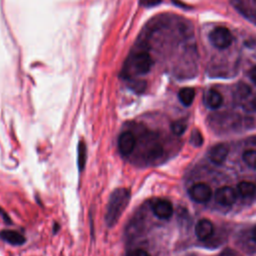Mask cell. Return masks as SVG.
<instances>
[{
	"label": "cell",
	"mask_w": 256,
	"mask_h": 256,
	"mask_svg": "<svg viewBox=\"0 0 256 256\" xmlns=\"http://www.w3.org/2000/svg\"><path fill=\"white\" fill-rule=\"evenodd\" d=\"M129 201L130 191L126 188H117L111 193L105 214V222L109 228H112L118 222Z\"/></svg>",
	"instance_id": "obj_1"
},
{
	"label": "cell",
	"mask_w": 256,
	"mask_h": 256,
	"mask_svg": "<svg viewBox=\"0 0 256 256\" xmlns=\"http://www.w3.org/2000/svg\"><path fill=\"white\" fill-rule=\"evenodd\" d=\"M209 41L214 47L218 49H225L231 45L232 35L227 28L217 27L209 34Z\"/></svg>",
	"instance_id": "obj_2"
},
{
	"label": "cell",
	"mask_w": 256,
	"mask_h": 256,
	"mask_svg": "<svg viewBox=\"0 0 256 256\" xmlns=\"http://www.w3.org/2000/svg\"><path fill=\"white\" fill-rule=\"evenodd\" d=\"M137 144L136 136L131 131H124L118 137V150L123 157L129 156L135 149Z\"/></svg>",
	"instance_id": "obj_3"
},
{
	"label": "cell",
	"mask_w": 256,
	"mask_h": 256,
	"mask_svg": "<svg viewBox=\"0 0 256 256\" xmlns=\"http://www.w3.org/2000/svg\"><path fill=\"white\" fill-rule=\"evenodd\" d=\"M153 214L159 219H169L173 214V206L170 201L166 199H155L151 203Z\"/></svg>",
	"instance_id": "obj_4"
},
{
	"label": "cell",
	"mask_w": 256,
	"mask_h": 256,
	"mask_svg": "<svg viewBox=\"0 0 256 256\" xmlns=\"http://www.w3.org/2000/svg\"><path fill=\"white\" fill-rule=\"evenodd\" d=\"M190 197L198 203L207 202L212 196V190L206 183H196L189 189Z\"/></svg>",
	"instance_id": "obj_5"
},
{
	"label": "cell",
	"mask_w": 256,
	"mask_h": 256,
	"mask_svg": "<svg viewBox=\"0 0 256 256\" xmlns=\"http://www.w3.org/2000/svg\"><path fill=\"white\" fill-rule=\"evenodd\" d=\"M237 198L236 191L230 186H222L215 191V201L223 206L232 205Z\"/></svg>",
	"instance_id": "obj_6"
},
{
	"label": "cell",
	"mask_w": 256,
	"mask_h": 256,
	"mask_svg": "<svg viewBox=\"0 0 256 256\" xmlns=\"http://www.w3.org/2000/svg\"><path fill=\"white\" fill-rule=\"evenodd\" d=\"M133 65L137 73L146 74L150 71L152 66V59L146 51H140L133 57Z\"/></svg>",
	"instance_id": "obj_7"
},
{
	"label": "cell",
	"mask_w": 256,
	"mask_h": 256,
	"mask_svg": "<svg viewBox=\"0 0 256 256\" xmlns=\"http://www.w3.org/2000/svg\"><path fill=\"white\" fill-rule=\"evenodd\" d=\"M228 152H229V149H228L227 145L224 143H219V144L214 145L210 149L208 156H209V159L214 164L221 165L226 160V158L228 156Z\"/></svg>",
	"instance_id": "obj_8"
},
{
	"label": "cell",
	"mask_w": 256,
	"mask_h": 256,
	"mask_svg": "<svg viewBox=\"0 0 256 256\" xmlns=\"http://www.w3.org/2000/svg\"><path fill=\"white\" fill-rule=\"evenodd\" d=\"M213 224L208 219H201L197 222L195 226V234L197 238L201 241H204L211 237V235L213 234Z\"/></svg>",
	"instance_id": "obj_9"
},
{
	"label": "cell",
	"mask_w": 256,
	"mask_h": 256,
	"mask_svg": "<svg viewBox=\"0 0 256 256\" xmlns=\"http://www.w3.org/2000/svg\"><path fill=\"white\" fill-rule=\"evenodd\" d=\"M0 237L5 242L11 245H22L26 239L20 233L13 230H3L0 232Z\"/></svg>",
	"instance_id": "obj_10"
},
{
	"label": "cell",
	"mask_w": 256,
	"mask_h": 256,
	"mask_svg": "<svg viewBox=\"0 0 256 256\" xmlns=\"http://www.w3.org/2000/svg\"><path fill=\"white\" fill-rule=\"evenodd\" d=\"M223 102V98H222V95L214 90V89H210L206 96H205V103L207 105V107H209L210 109H217L221 106Z\"/></svg>",
	"instance_id": "obj_11"
},
{
	"label": "cell",
	"mask_w": 256,
	"mask_h": 256,
	"mask_svg": "<svg viewBox=\"0 0 256 256\" xmlns=\"http://www.w3.org/2000/svg\"><path fill=\"white\" fill-rule=\"evenodd\" d=\"M237 192L239 195L243 198L246 197H251L255 194L256 192V186L252 182L248 181H241L237 184Z\"/></svg>",
	"instance_id": "obj_12"
},
{
	"label": "cell",
	"mask_w": 256,
	"mask_h": 256,
	"mask_svg": "<svg viewBox=\"0 0 256 256\" xmlns=\"http://www.w3.org/2000/svg\"><path fill=\"white\" fill-rule=\"evenodd\" d=\"M195 97V90L191 87H185L178 92V98L184 106H190Z\"/></svg>",
	"instance_id": "obj_13"
},
{
	"label": "cell",
	"mask_w": 256,
	"mask_h": 256,
	"mask_svg": "<svg viewBox=\"0 0 256 256\" xmlns=\"http://www.w3.org/2000/svg\"><path fill=\"white\" fill-rule=\"evenodd\" d=\"M77 162H78V169L81 172L85 168L86 158H87V148L84 141H80L78 144V151H77Z\"/></svg>",
	"instance_id": "obj_14"
},
{
	"label": "cell",
	"mask_w": 256,
	"mask_h": 256,
	"mask_svg": "<svg viewBox=\"0 0 256 256\" xmlns=\"http://www.w3.org/2000/svg\"><path fill=\"white\" fill-rule=\"evenodd\" d=\"M244 162L251 168L256 169V150H247L242 155Z\"/></svg>",
	"instance_id": "obj_15"
},
{
	"label": "cell",
	"mask_w": 256,
	"mask_h": 256,
	"mask_svg": "<svg viewBox=\"0 0 256 256\" xmlns=\"http://www.w3.org/2000/svg\"><path fill=\"white\" fill-rule=\"evenodd\" d=\"M250 94V88L249 86H247L246 84L244 83H239L238 86H237V89H236V95L237 97L242 100V99H245L247 96H249Z\"/></svg>",
	"instance_id": "obj_16"
},
{
	"label": "cell",
	"mask_w": 256,
	"mask_h": 256,
	"mask_svg": "<svg viewBox=\"0 0 256 256\" xmlns=\"http://www.w3.org/2000/svg\"><path fill=\"white\" fill-rule=\"evenodd\" d=\"M171 129H172V132L175 134V135H181L184 133V131L186 130V124L184 121L182 120H178L176 122H174L172 125H171Z\"/></svg>",
	"instance_id": "obj_17"
},
{
	"label": "cell",
	"mask_w": 256,
	"mask_h": 256,
	"mask_svg": "<svg viewBox=\"0 0 256 256\" xmlns=\"http://www.w3.org/2000/svg\"><path fill=\"white\" fill-rule=\"evenodd\" d=\"M191 144L194 145L195 147H200L203 144V137L201 135V133L198 130H195L192 134H191V140H190Z\"/></svg>",
	"instance_id": "obj_18"
},
{
	"label": "cell",
	"mask_w": 256,
	"mask_h": 256,
	"mask_svg": "<svg viewBox=\"0 0 256 256\" xmlns=\"http://www.w3.org/2000/svg\"><path fill=\"white\" fill-rule=\"evenodd\" d=\"M243 108L249 112H256V96H254L252 99L248 100L243 105Z\"/></svg>",
	"instance_id": "obj_19"
},
{
	"label": "cell",
	"mask_w": 256,
	"mask_h": 256,
	"mask_svg": "<svg viewBox=\"0 0 256 256\" xmlns=\"http://www.w3.org/2000/svg\"><path fill=\"white\" fill-rule=\"evenodd\" d=\"M126 256H150V254L146 250H144V249L137 248V249L129 251L126 254Z\"/></svg>",
	"instance_id": "obj_20"
},
{
	"label": "cell",
	"mask_w": 256,
	"mask_h": 256,
	"mask_svg": "<svg viewBox=\"0 0 256 256\" xmlns=\"http://www.w3.org/2000/svg\"><path fill=\"white\" fill-rule=\"evenodd\" d=\"M141 3H142V5H144L146 7H151V6H155V5H158L159 3H161V0H142Z\"/></svg>",
	"instance_id": "obj_21"
},
{
	"label": "cell",
	"mask_w": 256,
	"mask_h": 256,
	"mask_svg": "<svg viewBox=\"0 0 256 256\" xmlns=\"http://www.w3.org/2000/svg\"><path fill=\"white\" fill-rule=\"evenodd\" d=\"M249 78L254 84H256V66L249 71Z\"/></svg>",
	"instance_id": "obj_22"
},
{
	"label": "cell",
	"mask_w": 256,
	"mask_h": 256,
	"mask_svg": "<svg viewBox=\"0 0 256 256\" xmlns=\"http://www.w3.org/2000/svg\"><path fill=\"white\" fill-rule=\"evenodd\" d=\"M220 256H236V253L231 249H225L221 252Z\"/></svg>",
	"instance_id": "obj_23"
},
{
	"label": "cell",
	"mask_w": 256,
	"mask_h": 256,
	"mask_svg": "<svg viewBox=\"0 0 256 256\" xmlns=\"http://www.w3.org/2000/svg\"><path fill=\"white\" fill-rule=\"evenodd\" d=\"M0 215L2 216V218L4 219V221L6 222V223H8V224H10L11 223V221H10V218H9V216H8V214L0 207Z\"/></svg>",
	"instance_id": "obj_24"
},
{
	"label": "cell",
	"mask_w": 256,
	"mask_h": 256,
	"mask_svg": "<svg viewBox=\"0 0 256 256\" xmlns=\"http://www.w3.org/2000/svg\"><path fill=\"white\" fill-rule=\"evenodd\" d=\"M252 237H253V240L256 241V226L252 230Z\"/></svg>",
	"instance_id": "obj_25"
},
{
	"label": "cell",
	"mask_w": 256,
	"mask_h": 256,
	"mask_svg": "<svg viewBox=\"0 0 256 256\" xmlns=\"http://www.w3.org/2000/svg\"><path fill=\"white\" fill-rule=\"evenodd\" d=\"M253 1H255V2H256V0H253Z\"/></svg>",
	"instance_id": "obj_26"
}]
</instances>
